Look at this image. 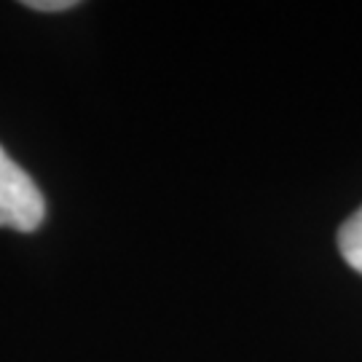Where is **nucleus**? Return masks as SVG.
<instances>
[{
    "mask_svg": "<svg viewBox=\"0 0 362 362\" xmlns=\"http://www.w3.org/2000/svg\"><path fill=\"white\" fill-rule=\"evenodd\" d=\"M46 215V199L35 180L0 148V228L35 231Z\"/></svg>",
    "mask_w": 362,
    "mask_h": 362,
    "instance_id": "1",
    "label": "nucleus"
},
{
    "mask_svg": "<svg viewBox=\"0 0 362 362\" xmlns=\"http://www.w3.org/2000/svg\"><path fill=\"white\" fill-rule=\"evenodd\" d=\"M338 250L354 272L362 274V207L338 231Z\"/></svg>",
    "mask_w": 362,
    "mask_h": 362,
    "instance_id": "2",
    "label": "nucleus"
},
{
    "mask_svg": "<svg viewBox=\"0 0 362 362\" xmlns=\"http://www.w3.org/2000/svg\"><path fill=\"white\" fill-rule=\"evenodd\" d=\"M25 6L33 11H67L78 6V0H27Z\"/></svg>",
    "mask_w": 362,
    "mask_h": 362,
    "instance_id": "3",
    "label": "nucleus"
}]
</instances>
